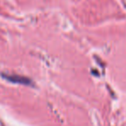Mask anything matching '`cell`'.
<instances>
[{
    "label": "cell",
    "instance_id": "1",
    "mask_svg": "<svg viewBox=\"0 0 126 126\" xmlns=\"http://www.w3.org/2000/svg\"><path fill=\"white\" fill-rule=\"evenodd\" d=\"M3 77L9 81L13 83H19V84H23V85H30L32 81L29 79L22 76H17V75H3Z\"/></svg>",
    "mask_w": 126,
    "mask_h": 126
}]
</instances>
